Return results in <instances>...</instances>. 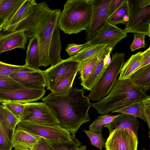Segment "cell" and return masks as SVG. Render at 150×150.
<instances>
[{
    "label": "cell",
    "instance_id": "cell-1",
    "mask_svg": "<svg viewBox=\"0 0 150 150\" xmlns=\"http://www.w3.org/2000/svg\"><path fill=\"white\" fill-rule=\"evenodd\" d=\"M84 89L72 87L65 95L51 93L42 100L53 112L59 126L70 134H75L82 124L91 120L88 112L92 103L84 96Z\"/></svg>",
    "mask_w": 150,
    "mask_h": 150
},
{
    "label": "cell",
    "instance_id": "cell-2",
    "mask_svg": "<svg viewBox=\"0 0 150 150\" xmlns=\"http://www.w3.org/2000/svg\"><path fill=\"white\" fill-rule=\"evenodd\" d=\"M109 93L92 107L101 115H106L149 96L135 85L130 78L116 79Z\"/></svg>",
    "mask_w": 150,
    "mask_h": 150
},
{
    "label": "cell",
    "instance_id": "cell-3",
    "mask_svg": "<svg viewBox=\"0 0 150 150\" xmlns=\"http://www.w3.org/2000/svg\"><path fill=\"white\" fill-rule=\"evenodd\" d=\"M92 1H67L58 18L59 28L69 35L86 31L91 21Z\"/></svg>",
    "mask_w": 150,
    "mask_h": 150
},
{
    "label": "cell",
    "instance_id": "cell-4",
    "mask_svg": "<svg viewBox=\"0 0 150 150\" xmlns=\"http://www.w3.org/2000/svg\"><path fill=\"white\" fill-rule=\"evenodd\" d=\"M60 9L52 10L37 26L26 35L30 38L36 37L40 54L39 66L46 67L50 64L49 52L53 31L61 14Z\"/></svg>",
    "mask_w": 150,
    "mask_h": 150
},
{
    "label": "cell",
    "instance_id": "cell-5",
    "mask_svg": "<svg viewBox=\"0 0 150 150\" xmlns=\"http://www.w3.org/2000/svg\"><path fill=\"white\" fill-rule=\"evenodd\" d=\"M124 53L116 52L112 55L110 64L93 86L87 97L97 101L110 92L125 61Z\"/></svg>",
    "mask_w": 150,
    "mask_h": 150
},
{
    "label": "cell",
    "instance_id": "cell-6",
    "mask_svg": "<svg viewBox=\"0 0 150 150\" xmlns=\"http://www.w3.org/2000/svg\"><path fill=\"white\" fill-rule=\"evenodd\" d=\"M24 104V110L19 122L28 121L41 125H59V122L53 112L45 103L30 102Z\"/></svg>",
    "mask_w": 150,
    "mask_h": 150
},
{
    "label": "cell",
    "instance_id": "cell-7",
    "mask_svg": "<svg viewBox=\"0 0 150 150\" xmlns=\"http://www.w3.org/2000/svg\"><path fill=\"white\" fill-rule=\"evenodd\" d=\"M17 128L42 137L47 140L55 141H67L71 139V135L59 125H41L28 121H19Z\"/></svg>",
    "mask_w": 150,
    "mask_h": 150
},
{
    "label": "cell",
    "instance_id": "cell-8",
    "mask_svg": "<svg viewBox=\"0 0 150 150\" xmlns=\"http://www.w3.org/2000/svg\"><path fill=\"white\" fill-rule=\"evenodd\" d=\"M112 0H92L91 21L86 31V42L92 39L106 24L109 7Z\"/></svg>",
    "mask_w": 150,
    "mask_h": 150
},
{
    "label": "cell",
    "instance_id": "cell-9",
    "mask_svg": "<svg viewBox=\"0 0 150 150\" xmlns=\"http://www.w3.org/2000/svg\"><path fill=\"white\" fill-rule=\"evenodd\" d=\"M133 13L123 30L126 33H139L150 36V5L140 7L138 0L133 3Z\"/></svg>",
    "mask_w": 150,
    "mask_h": 150
},
{
    "label": "cell",
    "instance_id": "cell-10",
    "mask_svg": "<svg viewBox=\"0 0 150 150\" xmlns=\"http://www.w3.org/2000/svg\"><path fill=\"white\" fill-rule=\"evenodd\" d=\"M138 137L129 129L118 128L110 133L105 150H137Z\"/></svg>",
    "mask_w": 150,
    "mask_h": 150
},
{
    "label": "cell",
    "instance_id": "cell-11",
    "mask_svg": "<svg viewBox=\"0 0 150 150\" xmlns=\"http://www.w3.org/2000/svg\"><path fill=\"white\" fill-rule=\"evenodd\" d=\"M79 63L67 59H62L57 64L42 71L45 79L47 89L51 91L61 80L73 73L78 72Z\"/></svg>",
    "mask_w": 150,
    "mask_h": 150
},
{
    "label": "cell",
    "instance_id": "cell-12",
    "mask_svg": "<svg viewBox=\"0 0 150 150\" xmlns=\"http://www.w3.org/2000/svg\"><path fill=\"white\" fill-rule=\"evenodd\" d=\"M45 91L44 89L30 88L22 86L13 89H0V103L32 102L41 99Z\"/></svg>",
    "mask_w": 150,
    "mask_h": 150
},
{
    "label": "cell",
    "instance_id": "cell-13",
    "mask_svg": "<svg viewBox=\"0 0 150 150\" xmlns=\"http://www.w3.org/2000/svg\"><path fill=\"white\" fill-rule=\"evenodd\" d=\"M9 76L21 86L27 88L43 90L46 86L42 71L33 69L25 64Z\"/></svg>",
    "mask_w": 150,
    "mask_h": 150
},
{
    "label": "cell",
    "instance_id": "cell-14",
    "mask_svg": "<svg viewBox=\"0 0 150 150\" xmlns=\"http://www.w3.org/2000/svg\"><path fill=\"white\" fill-rule=\"evenodd\" d=\"M51 10L45 2L37 4L33 7L31 12L25 19L14 26L8 32L16 30L24 31L26 36L37 26Z\"/></svg>",
    "mask_w": 150,
    "mask_h": 150
},
{
    "label": "cell",
    "instance_id": "cell-15",
    "mask_svg": "<svg viewBox=\"0 0 150 150\" xmlns=\"http://www.w3.org/2000/svg\"><path fill=\"white\" fill-rule=\"evenodd\" d=\"M127 34L123 30L107 22L100 32L88 41L86 46L105 44L113 50L118 42L127 36Z\"/></svg>",
    "mask_w": 150,
    "mask_h": 150
},
{
    "label": "cell",
    "instance_id": "cell-16",
    "mask_svg": "<svg viewBox=\"0 0 150 150\" xmlns=\"http://www.w3.org/2000/svg\"><path fill=\"white\" fill-rule=\"evenodd\" d=\"M8 32L0 33V54L17 48L25 49L28 38L24 31L16 30Z\"/></svg>",
    "mask_w": 150,
    "mask_h": 150
},
{
    "label": "cell",
    "instance_id": "cell-17",
    "mask_svg": "<svg viewBox=\"0 0 150 150\" xmlns=\"http://www.w3.org/2000/svg\"><path fill=\"white\" fill-rule=\"evenodd\" d=\"M139 125L137 117L130 115L121 113L110 122L103 126L108 128L110 133L114 130L118 128L129 129L137 135Z\"/></svg>",
    "mask_w": 150,
    "mask_h": 150
},
{
    "label": "cell",
    "instance_id": "cell-18",
    "mask_svg": "<svg viewBox=\"0 0 150 150\" xmlns=\"http://www.w3.org/2000/svg\"><path fill=\"white\" fill-rule=\"evenodd\" d=\"M133 7L132 1L124 0L107 22L114 25L119 23L126 25L132 14Z\"/></svg>",
    "mask_w": 150,
    "mask_h": 150
},
{
    "label": "cell",
    "instance_id": "cell-19",
    "mask_svg": "<svg viewBox=\"0 0 150 150\" xmlns=\"http://www.w3.org/2000/svg\"><path fill=\"white\" fill-rule=\"evenodd\" d=\"M36 4L34 0H25L13 16L5 24L3 30L8 32L14 26L25 19L31 12L33 7Z\"/></svg>",
    "mask_w": 150,
    "mask_h": 150
},
{
    "label": "cell",
    "instance_id": "cell-20",
    "mask_svg": "<svg viewBox=\"0 0 150 150\" xmlns=\"http://www.w3.org/2000/svg\"><path fill=\"white\" fill-rule=\"evenodd\" d=\"M110 49L107 45L105 44L86 46L77 54L67 59L80 62L101 54Z\"/></svg>",
    "mask_w": 150,
    "mask_h": 150
},
{
    "label": "cell",
    "instance_id": "cell-21",
    "mask_svg": "<svg viewBox=\"0 0 150 150\" xmlns=\"http://www.w3.org/2000/svg\"><path fill=\"white\" fill-rule=\"evenodd\" d=\"M129 78L135 85L146 93L150 89V64L137 70Z\"/></svg>",
    "mask_w": 150,
    "mask_h": 150
},
{
    "label": "cell",
    "instance_id": "cell-22",
    "mask_svg": "<svg viewBox=\"0 0 150 150\" xmlns=\"http://www.w3.org/2000/svg\"><path fill=\"white\" fill-rule=\"evenodd\" d=\"M62 46L57 24L53 31L50 46L49 57L50 64L54 66L62 60L60 56Z\"/></svg>",
    "mask_w": 150,
    "mask_h": 150
},
{
    "label": "cell",
    "instance_id": "cell-23",
    "mask_svg": "<svg viewBox=\"0 0 150 150\" xmlns=\"http://www.w3.org/2000/svg\"><path fill=\"white\" fill-rule=\"evenodd\" d=\"M40 54L36 37L30 38L27 47L25 65L36 70L39 69Z\"/></svg>",
    "mask_w": 150,
    "mask_h": 150
},
{
    "label": "cell",
    "instance_id": "cell-24",
    "mask_svg": "<svg viewBox=\"0 0 150 150\" xmlns=\"http://www.w3.org/2000/svg\"><path fill=\"white\" fill-rule=\"evenodd\" d=\"M25 1L0 0V18L3 20L5 24L13 16Z\"/></svg>",
    "mask_w": 150,
    "mask_h": 150
},
{
    "label": "cell",
    "instance_id": "cell-25",
    "mask_svg": "<svg viewBox=\"0 0 150 150\" xmlns=\"http://www.w3.org/2000/svg\"><path fill=\"white\" fill-rule=\"evenodd\" d=\"M110 49L104 52L86 79L81 82V85L84 89L91 91L106 69L104 67V59Z\"/></svg>",
    "mask_w": 150,
    "mask_h": 150
},
{
    "label": "cell",
    "instance_id": "cell-26",
    "mask_svg": "<svg viewBox=\"0 0 150 150\" xmlns=\"http://www.w3.org/2000/svg\"><path fill=\"white\" fill-rule=\"evenodd\" d=\"M142 58V51L132 55L122 66L118 79H124L129 78L139 66Z\"/></svg>",
    "mask_w": 150,
    "mask_h": 150
},
{
    "label": "cell",
    "instance_id": "cell-27",
    "mask_svg": "<svg viewBox=\"0 0 150 150\" xmlns=\"http://www.w3.org/2000/svg\"><path fill=\"white\" fill-rule=\"evenodd\" d=\"M40 137L24 130L16 128L13 132L12 143L16 145H31L37 143Z\"/></svg>",
    "mask_w": 150,
    "mask_h": 150
},
{
    "label": "cell",
    "instance_id": "cell-28",
    "mask_svg": "<svg viewBox=\"0 0 150 150\" xmlns=\"http://www.w3.org/2000/svg\"><path fill=\"white\" fill-rule=\"evenodd\" d=\"M13 132L7 127L0 110V150H11Z\"/></svg>",
    "mask_w": 150,
    "mask_h": 150
},
{
    "label": "cell",
    "instance_id": "cell-29",
    "mask_svg": "<svg viewBox=\"0 0 150 150\" xmlns=\"http://www.w3.org/2000/svg\"><path fill=\"white\" fill-rule=\"evenodd\" d=\"M104 52L79 62L78 71L80 74L81 82L86 79Z\"/></svg>",
    "mask_w": 150,
    "mask_h": 150
},
{
    "label": "cell",
    "instance_id": "cell-30",
    "mask_svg": "<svg viewBox=\"0 0 150 150\" xmlns=\"http://www.w3.org/2000/svg\"><path fill=\"white\" fill-rule=\"evenodd\" d=\"M77 72L73 73L61 80L54 87L51 93L58 96L66 95L72 87Z\"/></svg>",
    "mask_w": 150,
    "mask_h": 150
},
{
    "label": "cell",
    "instance_id": "cell-31",
    "mask_svg": "<svg viewBox=\"0 0 150 150\" xmlns=\"http://www.w3.org/2000/svg\"><path fill=\"white\" fill-rule=\"evenodd\" d=\"M45 139L53 150H77L81 144L76 138L75 134L71 135V139L69 141H55Z\"/></svg>",
    "mask_w": 150,
    "mask_h": 150
},
{
    "label": "cell",
    "instance_id": "cell-32",
    "mask_svg": "<svg viewBox=\"0 0 150 150\" xmlns=\"http://www.w3.org/2000/svg\"><path fill=\"white\" fill-rule=\"evenodd\" d=\"M117 115H99L97 119L89 126V130L93 132H98L102 131L103 126L110 122Z\"/></svg>",
    "mask_w": 150,
    "mask_h": 150
},
{
    "label": "cell",
    "instance_id": "cell-33",
    "mask_svg": "<svg viewBox=\"0 0 150 150\" xmlns=\"http://www.w3.org/2000/svg\"><path fill=\"white\" fill-rule=\"evenodd\" d=\"M111 113L119 112L131 115L142 120L140 100L133 102Z\"/></svg>",
    "mask_w": 150,
    "mask_h": 150
},
{
    "label": "cell",
    "instance_id": "cell-34",
    "mask_svg": "<svg viewBox=\"0 0 150 150\" xmlns=\"http://www.w3.org/2000/svg\"><path fill=\"white\" fill-rule=\"evenodd\" d=\"M0 110L7 127L14 132L19 122L18 119L2 105H0Z\"/></svg>",
    "mask_w": 150,
    "mask_h": 150
},
{
    "label": "cell",
    "instance_id": "cell-35",
    "mask_svg": "<svg viewBox=\"0 0 150 150\" xmlns=\"http://www.w3.org/2000/svg\"><path fill=\"white\" fill-rule=\"evenodd\" d=\"M83 131L90 139L91 144L102 150L105 142L104 139L103 137L102 131L93 132L85 130Z\"/></svg>",
    "mask_w": 150,
    "mask_h": 150
},
{
    "label": "cell",
    "instance_id": "cell-36",
    "mask_svg": "<svg viewBox=\"0 0 150 150\" xmlns=\"http://www.w3.org/2000/svg\"><path fill=\"white\" fill-rule=\"evenodd\" d=\"M2 103L3 105L7 109L19 120L24 110V103L12 102H5Z\"/></svg>",
    "mask_w": 150,
    "mask_h": 150
},
{
    "label": "cell",
    "instance_id": "cell-37",
    "mask_svg": "<svg viewBox=\"0 0 150 150\" xmlns=\"http://www.w3.org/2000/svg\"><path fill=\"white\" fill-rule=\"evenodd\" d=\"M142 120L146 122L150 129V96H149L140 100Z\"/></svg>",
    "mask_w": 150,
    "mask_h": 150
},
{
    "label": "cell",
    "instance_id": "cell-38",
    "mask_svg": "<svg viewBox=\"0 0 150 150\" xmlns=\"http://www.w3.org/2000/svg\"><path fill=\"white\" fill-rule=\"evenodd\" d=\"M22 86L9 76L0 74V89H13Z\"/></svg>",
    "mask_w": 150,
    "mask_h": 150
},
{
    "label": "cell",
    "instance_id": "cell-39",
    "mask_svg": "<svg viewBox=\"0 0 150 150\" xmlns=\"http://www.w3.org/2000/svg\"><path fill=\"white\" fill-rule=\"evenodd\" d=\"M134 35L133 40L129 47L131 52H133L141 48L146 47V35L144 34L139 33H134Z\"/></svg>",
    "mask_w": 150,
    "mask_h": 150
},
{
    "label": "cell",
    "instance_id": "cell-40",
    "mask_svg": "<svg viewBox=\"0 0 150 150\" xmlns=\"http://www.w3.org/2000/svg\"><path fill=\"white\" fill-rule=\"evenodd\" d=\"M23 66L10 64L0 61V74L9 76L12 73L19 70Z\"/></svg>",
    "mask_w": 150,
    "mask_h": 150
},
{
    "label": "cell",
    "instance_id": "cell-41",
    "mask_svg": "<svg viewBox=\"0 0 150 150\" xmlns=\"http://www.w3.org/2000/svg\"><path fill=\"white\" fill-rule=\"evenodd\" d=\"M24 146L28 147L31 150H53L45 139L41 137L37 143L31 145Z\"/></svg>",
    "mask_w": 150,
    "mask_h": 150
},
{
    "label": "cell",
    "instance_id": "cell-42",
    "mask_svg": "<svg viewBox=\"0 0 150 150\" xmlns=\"http://www.w3.org/2000/svg\"><path fill=\"white\" fill-rule=\"evenodd\" d=\"M88 44L86 42L83 44H77L75 43L69 44L66 48V51L70 57L74 55L81 51Z\"/></svg>",
    "mask_w": 150,
    "mask_h": 150
},
{
    "label": "cell",
    "instance_id": "cell-43",
    "mask_svg": "<svg viewBox=\"0 0 150 150\" xmlns=\"http://www.w3.org/2000/svg\"><path fill=\"white\" fill-rule=\"evenodd\" d=\"M150 64V47H149L146 50L142 52V58L139 66L135 71Z\"/></svg>",
    "mask_w": 150,
    "mask_h": 150
},
{
    "label": "cell",
    "instance_id": "cell-44",
    "mask_svg": "<svg viewBox=\"0 0 150 150\" xmlns=\"http://www.w3.org/2000/svg\"><path fill=\"white\" fill-rule=\"evenodd\" d=\"M124 0H112L108 8V19L123 2Z\"/></svg>",
    "mask_w": 150,
    "mask_h": 150
},
{
    "label": "cell",
    "instance_id": "cell-45",
    "mask_svg": "<svg viewBox=\"0 0 150 150\" xmlns=\"http://www.w3.org/2000/svg\"><path fill=\"white\" fill-rule=\"evenodd\" d=\"M139 6L144 8L150 5V0H138Z\"/></svg>",
    "mask_w": 150,
    "mask_h": 150
},
{
    "label": "cell",
    "instance_id": "cell-46",
    "mask_svg": "<svg viewBox=\"0 0 150 150\" xmlns=\"http://www.w3.org/2000/svg\"><path fill=\"white\" fill-rule=\"evenodd\" d=\"M13 147L14 148L13 150H31L28 147L23 145H15Z\"/></svg>",
    "mask_w": 150,
    "mask_h": 150
},
{
    "label": "cell",
    "instance_id": "cell-47",
    "mask_svg": "<svg viewBox=\"0 0 150 150\" xmlns=\"http://www.w3.org/2000/svg\"><path fill=\"white\" fill-rule=\"evenodd\" d=\"M4 25L5 23L3 20L1 18H0V31L3 29Z\"/></svg>",
    "mask_w": 150,
    "mask_h": 150
},
{
    "label": "cell",
    "instance_id": "cell-48",
    "mask_svg": "<svg viewBox=\"0 0 150 150\" xmlns=\"http://www.w3.org/2000/svg\"><path fill=\"white\" fill-rule=\"evenodd\" d=\"M86 146H82L80 148H78L77 150H86Z\"/></svg>",
    "mask_w": 150,
    "mask_h": 150
},
{
    "label": "cell",
    "instance_id": "cell-49",
    "mask_svg": "<svg viewBox=\"0 0 150 150\" xmlns=\"http://www.w3.org/2000/svg\"><path fill=\"white\" fill-rule=\"evenodd\" d=\"M142 150H146L145 149H143Z\"/></svg>",
    "mask_w": 150,
    "mask_h": 150
}]
</instances>
